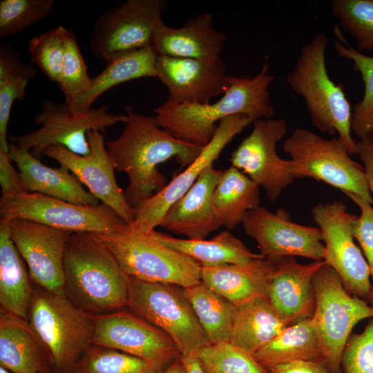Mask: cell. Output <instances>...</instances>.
Wrapping results in <instances>:
<instances>
[{"label":"cell","mask_w":373,"mask_h":373,"mask_svg":"<svg viewBox=\"0 0 373 373\" xmlns=\"http://www.w3.org/2000/svg\"><path fill=\"white\" fill-rule=\"evenodd\" d=\"M28 50L32 63L58 84L64 57V26L34 36L29 41Z\"/></svg>","instance_id":"obj_41"},{"label":"cell","mask_w":373,"mask_h":373,"mask_svg":"<svg viewBox=\"0 0 373 373\" xmlns=\"http://www.w3.org/2000/svg\"><path fill=\"white\" fill-rule=\"evenodd\" d=\"M251 132L231 153L229 162L265 190L272 202L295 180L289 171V160L276 151L277 143L287 132L283 119H261L253 122Z\"/></svg>","instance_id":"obj_15"},{"label":"cell","mask_w":373,"mask_h":373,"mask_svg":"<svg viewBox=\"0 0 373 373\" xmlns=\"http://www.w3.org/2000/svg\"><path fill=\"white\" fill-rule=\"evenodd\" d=\"M36 68L24 63L19 53L9 45L0 44V149L8 151V126L13 103L23 99Z\"/></svg>","instance_id":"obj_34"},{"label":"cell","mask_w":373,"mask_h":373,"mask_svg":"<svg viewBox=\"0 0 373 373\" xmlns=\"http://www.w3.org/2000/svg\"><path fill=\"white\" fill-rule=\"evenodd\" d=\"M222 58L204 61L158 55L157 79L166 87L167 102L204 104L229 86Z\"/></svg>","instance_id":"obj_20"},{"label":"cell","mask_w":373,"mask_h":373,"mask_svg":"<svg viewBox=\"0 0 373 373\" xmlns=\"http://www.w3.org/2000/svg\"><path fill=\"white\" fill-rule=\"evenodd\" d=\"M92 317V344L140 358L158 373L182 356L178 347L166 333L133 312L122 309Z\"/></svg>","instance_id":"obj_14"},{"label":"cell","mask_w":373,"mask_h":373,"mask_svg":"<svg viewBox=\"0 0 373 373\" xmlns=\"http://www.w3.org/2000/svg\"><path fill=\"white\" fill-rule=\"evenodd\" d=\"M74 373H158L146 361L119 350L91 344L73 367Z\"/></svg>","instance_id":"obj_36"},{"label":"cell","mask_w":373,"mask_h":373,"mask_svg":"<svg viewBox=\"0 0 373 373\" xmlns=\"http://www.w3.org/2000/svg\"><path fill=\"white\" fill-rule=\"evenodd\" d=\"M109 109L108 106L102 105L84 115H75L65 102L46 100L34 117V122L41 127L25 135H10L8 140L38 159L52 145H61L76 154L86 155L90 152L88 131L104 132L106 128L125 124L128 119L126 115H115Z\"/></svg>","instance_id":"obj_10"},{"label":"cell","mask_w":373,"mask_h":373,"mask_svg":"<svg viewBox=\"0 0 373 373\" xmlns=\"http://www.w3.org/2000/svg\"><path fill=\"white\" fill-rule=\"evenodd\" d=\"M287 326L268 297L256 298L237 307L230 343L254 356Z\"/></svg>","instance_id":"obj_29"},{"label":"cell","mask_w":373,"mask_h":373,"mask_svg":"<svg viewBox=\"0 0 373 373\" xmlns=\"http://www.w3.org/2000/svg\"><path fill=\"white\" fill-rule=\"evenodd\" d=\"M154 235L166 246L193 259L201 267L245 264L265 257L260 254L253 253L228 231H222L210 240L182 239L156 231Z\"/></svg>","instance_id":"obj_31"},{"label":"cell","mask_w":373,"mask_h":373,"mask_svg":"<svg viewBox=\"0 0 373 373\" xmlns=\"http://www.w3.org/2000/svg\"><path fill=\"white\" fill-rule=\"evenodd\" d=\"M214 212L228 229L242 223L247 213L260 207V186L237 168L224 171L213 193Z\"/></svg>","instance_id":"obj_32"},{"label":"cell","mask_w":373,"mask_h":373,"mask_svg":"<svg viewBox=\"0 0 373 373\" xmlns=\"http://www.w3.org/2000/svg\"><path fill=\"white\" fill-rule=\"evenodd\" d=\"M65 295L90 315L126 307L129 276L91 233H72L64 258Z\"/></svg>","instance_id":"obj_3"},{"label":"cell","mask_w":373,"mask_h":373,"mask_svg":"<svg viewBox=\"0 0 373 373\" xmlns=\"http://www.w3.org/2000/svg\"><path fill=\"white\" fill-rule=\"evenodd\" d=\"M184 294L210 343L230 342L237 307L202 281Z\"/></svg>","instance_id":"obj_33"},{"label":"cell","mask_w":373,"mask_h":373,"mask_svg":"<svg viewBox=\"0 0 373 373\" xmlns=\"http://www.w3.org/2000/svg\"><path fill=\"white\" fill-rule=\"evenodd\" d=\"M8 153L19 169L26 192L39 193L76 204H100L67 168L46 166L29 151L12 143L9 144Z\"/></svg>","instance_id":"obj_26"},{"label":"cell","mask_w":373,"mask_h":373,"mask_svg":"<svg viewBox=\"0 0 373 373\" xmlns=\"http://www.w3.org/2000/svg\"><path fill=\"white\" fill-rule=\"evenodd\" d=\"M154 231L141 234L127 226L118 232L91 233L111 251L131 277L183 288L200 283L201 266L187 255L162 243Z\"/></svg>","instance_id":"obj_5"},{"label":"cell","mask_w":373,"mask_h":373,"mask_svg":"<svg viewBox=\"0 0 373 373\" xmlns=\"http://www.w3.org/2000/svg\"><path fill=\"white\" fill-rule=\"evenodd\" d=\"M254 357L267 370L294 361L324 359L322 345L312 318L287 326L256 351Z\"/></svg>","instance_id":"obj_30"},{"label":"cell","mask_w":373,"mask_h":373,"mask_svg":"<svg viewBox=\"0 0 373 373\" xmlns=\"http://www.w3.org/2000/svg\"><path fill=\"white\" fill-rule=\"evenodd\" d=\"M253 122L244 115H236L221 120L212 140L186 169L137 208L135 218L128 224V228L144 235L153 232L169 207L190 189L206 169L213 165L233 137Z\"/></svg>","instance_id":"obj_16"},{"label":"cell","mask_w":373,"mask_h":373,"mask_svg":"<svg viewBox=\"0 0 373 373\" xmlns=\"http://www.w3.org/2000/svg\"><path fill=\"white\" fill-rule=\"evenodd\" d=\"M8 152L0 149L1 199H8L26 192L22 184L20 173L13 167Z\"/></svg>","instance_id":"obj_44"},{"label":"cell","mask_w":373,"mask_h":373,"mask_svg":"<svg viewBox=\"0 0 373 373\" xmlns=\"http://www.w3.org/2000/svg\"><path fill=\"white\" fill-rule=\"evenodd\" d=\"M277 258L262 257L245 264L203 267L201 281L236 307L258 297H268Z\"/></svg>","instance_id":"obj_25"},{"label":"cell","mask_w":373,"mask_h":373,"mask_svg":"<svg viewBox=\"0 0 373 373\" xmlns=\"http://www.w3.org/2000/svg\"><path fill=\"white\" fill-rule=\"evenodd\" d=\"M194 356L206 373H269L252 354L230 342L210 343Z\"/></svg>","instance_id":"obj_37"},{"label":"cell","mask_w":373,"mask_h":373,"mask_svg":"<svg viewBox=\"0 0 373 373\" xmlns=\"http://www.w3.org/2000/svg\"><path fill=\"white\" fill-rule=\"evenodd\" d=\"M242 224L266 258L301 256L323 260L325 246L321 229L291 221L289 213L282 207L272 212L260 206L248 211Z\"/></svg>","instance_id":"obj_17"},{"label":"cell","mask_w":373,"mask_h":373,"mask_svg":"<svg viewBox=\"0 0 373 373\" xmlns=\"http://www.w3.org/2000/svg\"><path fill=\"white\" fill-rule=\"evenodd\" d=\"M158 54L148 46L117 55L107 61L104 70L91 78L88 91L73 106L75 115H82L91 109L93 102L103 93L122 83L142 77L157 78Z\"/></svg>","instance_id":"obj_27"},{"label":"cell","mask_w":373,"mask_h":373,"mask_svg":"<svg viewBox=\"0 0 373 373\" xmlns=\"http://www.w3.org/2000/svg\"><path fill=\"white\" fill-rule=\"evenodd\" d=\"M9 222L10 238L27 265L32 283L64 294V258L72 232L23 218Z\"/></svg>","instance_id":"obj_18"},{"label":"cell","mask_w":373,"mask_h":373,"mask_svg":"<svg viewBox=\"0 0 373 373\" xmlns=\"http://www.w3.org/2000/svg\"><path fill=\"white\" fill-rule=\"evenodd\" d=\"M357 153L363 164L368 189L373 196V136L356 141Z\"/></svg>","instance_id":"obj_46"},{"label":"cell","mask_w":373,"mask_h":373,"mask_svg":"<svg viewBox=\"0 0 373 373\" xmlns=\"http://www.w3.org/2000/svg\"><path fill=\"white\" fill-rule=\"evenodd\" d=\"M64 57L61 79L58 84L70 107L86 94L90 87L87 66L79 48L75 31L64 27Z\"/></svg>","instance_id":"obj_39"},{"label":"cell","mask_w":373,"mask_h":373,"mask_svg":"<svg viewBox=\"0 0 373 373\" xmlns=\"http://www.w3.org/2000/svg\"><path fill=\"white\" fill-rule=\"evenodd\" d=\"M28 321L51 352L55 373L73 371L92 344V315L75 305L64 294L34 285Z\"/></svg>","instance_id":"obj_6"},{"label":"cell","mask_w":373,"mask_h":373,"mask_svg":"<svg viewBox=\"0 0 373 373\" xmlns=\"http://www.w3.org/2000/svg\"><path fill=\"white\" fill-rule=\"evenodd\" d=\"M54 4V0H1L0 38L18 35L45 19Z\"/></svg>","instance_id":"obj_40"},{"label":"cell","mask_w":373,"mask_h":373,"mask_svg":"<svg viewBox=\"0 0 373 373\" xmlns=\"http://www.w3.org/2000/svg\"><path fill=\"white\" fill-rule=\"evenodd\" d=\"M360 209L361 215L357 216L352 226V234L358 241L369 265L373 279V207L361 196L350 192L344 193Z\"/></svg>","instance_id":"obj_43"},{"label":"cell","mask_w":373,"mask_h":373,"mask_svg":"<svg viewBox=\"0 0 373 373\" xmlns=\"http://www.w3.org/2000/svg\"><path fill=\"white\" fill-rule=\"evenodd\" d=\"M316 307L312 317L329 373H340L343 350L359 321L373 318V306L350 294L326 262L314 278Z\"/></svg>","instance_id":"obj_9"},{"label":"cell","mask_w":373,"mask_h":373,"mask_svg":"<svg viewBox=\"0 0 373 373\" xmlns=\"http://www.w3.org/2000/svg\"><path fill=\"white\" fill-rule=\"evenodd\" d=\"M181 356L160 373H186Z\"/></svg>","instance_id":"obj_48"},{"label":"cell","mask_w":373,"mask_h":373,"mask_svg":"<svg viewBox=\"0 0 373 373\" xmlns=\"http://www.w3.org/2000/svg\"><path fill=\"white\" fill-rule=\"evenodd\" d=\"M372 281H373V279H372ZM371 300L372 301V303H373V284H372V298H371ZM373 306V305H372Z\"/></svg>","instance_id":"obj_50"},{"label":"cell","mask_w":373,"mask_h":373,"mask_svg":"<svg viewBox=\"0 0 373 373\" xmlns=\"http://www.w3.org/2000/svg\"><path fill=\"white\" fill-rule=\"evenodd\" d=\"M331 10L357 50L373 51V0H332Z\"/></svg>","instance_id":"obj_38"},{"label":"cell","mask_w":373,"mask_h":373,"mask_svg":"<svg viewBox=\"0 0 373 373\" xmlns=\"http://www.w3.org/2000/svg\"><path fill=\"white\" fill-rule=\"evenodd\" d=\"M90 152L86 155L76 154L61 145L48 147L43 155L55 160L67 168L89 192L102 203L113 209L128 224L135 218L136 210L126 202L117 184L115 166L106 148L102 132H87Z\"/></svg>","instance_id":"obj_19"},{"label":"cell","mask_w":373,"mask_h":373,"mask_svg":"<svg viewBox=\"0 0 373 373\" xmlns=\"http://www.w3.org/2000/svg\"><path fill=\"white\" fill-rule=\"evenodd\" d=\"M269 373H329L324 359L298 360L274 366Z\"/></svg>","instance_id":"obj_45"},{"label":"cell","mask_w":373,"mask_h":373,"mask_svg":"<svg viewBox=\"0 0 373 373\" xmlns=\"http://www.w3.org/2000/svg\"><path fill=\"white\" fill-rule=\"evenodd\" d=\"M222 173L213 165L206 169L190 189L169 207L159 226L191 240L205 239L222 226L212 204Z\"/></svg>","instance_id":"obj_22"},{"label":"cell","mask_w":373,"mask_h":373,"mask_svg":"<svg viewBox=\"0 0 373 373\" xmlns=\"http://www.w3.org/2000/svg\"><path fill=\"white\" fill-rule=\"evenodd\" d=\"M0 366L12 373H55L54 358L29 321L0 312Z\"/></svg>","instance_id":"obj_24"},{"label":"cell","mask_w":373,"mask_h":373,"mask_svg":"<svg viewBox=\"0 0 373 373\" xmlns=\"http://www.w3.org/2000/svg\"><path fill=\"white\" fill-rule=\"evenodd\" d=\"M371 135H372V136H373V133H372V134Z\"/></svg>","instance_id":"obj_52"},{"label":"cell","mask_w":373,"mask_h":373,"mask_svg":"<svg viewBox=\"0 0 373 373\" xmlns=\"http://www.w3.org/2000/svg\"><path fill=\"white\" fill-rule=\"evenodd\" d=\"M0 373H10L8 370L0 366Z\"/></svg>","instance_id":"obj_49"},{"label":"cell","mask_w":373,"mask_h":373,"mask_svg":"<svg viewBox=\"0 0 373 373\" xmlns=\"http://www.w3.org/2000/svg\"><path fill=\"white\" fill-rule=\"evenodd\" d=\"M325 263H298L294 257L277 258L268 298L288 325L313 316L316 307L314 278Z\"/></svg>","instance_id":"obj_21"},{"label":"cell","mask_w":373,"mask_h":373,"mask_svg":"<svg viewBox=\"0 0 373 373\" xmlns=\"http://www.w3.org/2000/svg\"><path fill=\"white\" fill-rule=\"evenodd\" d=\"M341 367L344 373H373V319L361 333L350 336Z\"/></svg>","instance_id":"obj_42"},{"label":"cell","mask_w":373,"mask_h":373,"mask_svg":"<svg viewBox=\"0 0 373 373\" xmlns=\"http://www.w3.org/2000/svg\"><path fill=\"white\" fill-rule=\"evenodd\" d=\"M327 45L326 35L318 33L313 36L301 48L286 82L304 99L312 124L323 133H337L352 155L357 153L351 128L352 111L343 85L336 84L328 74L325 59Z\"/></svg>","instance_id":"obj_4"},{"label":"cell","mask_w":373,"mask_h":373,"mask_svg":"<svg viewBox=\"0 0 373 373\" xmlns=\"http://www.w3.org/2000/svg\"><path fill=\"white\" fill-rule=\"evenodd\" d=\"M334 32L339 39L334 44L336 53L352 61L364 84L363 97L354 107L351 121L352 133L360 140L373 133V57L352 47L342 37L338 26Z\"/></svg>","instance_id":"obj_35"},{"label":"cell","mask_w":373,"mask_h":373,"mask_svg":"<svg viewBox=\"0 0 373 373\" xmlns=\"http://www.w3.org/2000/svg\"><path fill=\"white\" fill-rule=\"evenodd\" d=\"M268 68L265 59L260 71L253 77L228 75L227 90L212 104L165 101L154 108L153 117L160 128L174 137L204 147L213 137L218 122L227 117L244 115L253 121L271 117L274 108L268 88L274 76Z\"/></svg>","instance_id":"obj_2"},{"label":"cell","mask_w":373,"mask_h":373,"mask_svg":"<svg viewBox=\"0 0 373 373\" xmlns=\"http://www.w3.org/2000/svg\"><path fill=\"white\" fill-rule=\"evenodd\" d=\"M62 373H74L73 371L66 372H62Z\"/></svg>","instance_id":"obj_51"},{"label":"cell","mask_w":373,"mask_h":373,"mask_svg":"<svg viewBox=\"0 0 373 373\" xmlns=\"http://www.w3.org/2000/svg\"><path fill=\"white\" fill-rule=\"evenodd\" d=\"M1 218H23L72 233H114L128 224L110 207L82 205L35 192L0 200Z\"/></svg>","instance_id":"obj_11"},{"label":"cell","mask_w":373,"mask_h":373,"mask_svg":"<svg viewBox=\"0 0 373 373\" xmlns=\"http://www.w3.org/2000/svg\"><path fill=\"white\" fill-rule=\"evenodd\" d=\"M186 373H206L194 355L181 356Z\"/></svg>","instance_id":"obj_47"},{"label":"cell","mask_w":373,"mask_h":373,"mask_svg":"<svg viewBox=\"0 0 373 373\" xmlns=\"http://www.w3.org/2000/svg\"><path fill=\"white\" fill-rule=\"evenodd\" d=\"M10 234L9 220L0 219V312L28 321L34 289L28 270Z\"/></svg>","instance_id":"obj_28"},{"label":"cell","mask_w":373,"mask_h":373,"mask_svg":"<svg viewBox=\"0 0 373 373\" xmlns=\"http://www.w3.org/2000/svg\"><path fill=\"white\" fill-rule=\"evenodd\" d=\"M225 34L213 26L211 14H201L180 28L162 22L155 29L151 46L158 55L213 61L221 58Z\"/></svg>","instance_id":"obj_23"},{"label":"cell","mask_w":373,"mask_h":373,"mask_svg":"<svg viewBox=\"0 0 373 373\" xmlns=\"http://www.w3.org/2000/svg\"><path fill=\"white\" fill-rule=\"evenodd\" d=\"M124 109L128 119L122 132L117 139L106 142V148L115 170L128 177L123 194L136 210L167 184L158 165L175 158L182 167H186L203 147L174 137L160 128L154 117L138 113L131 106Z\"/></svg>","instance_id":"obj_1"},{"label":"cell","mask_w":373,"mask_h":373,"mask_svg":"<svg viewBox=\"0 0 373 373\" xmlns=\"http://www.w3.org/2000/svg\"><path fill=\"white\" fill-rule=\"evenodd\" d=\"M312 217L322 232L323 260L337 273L350 294L371 299L370 269L352 234L357 216L348 212L343 202L334 200L316 204Z\"/></svg>","instance_id":"obj_12"},{"label":"cell","mask_w":373,"mask_h":373,"mask_svg":"<svg viewBox=\"0 0 373 373\" xmlns=\"http://www.w3.org/2000/svg\"><path fill=\"white\" fill-rule=\"evenodd\" d=\"M166 7L162 0H127L107 10L95 22L90 50L106 62L117 55L151 46Z\"/></svg>","instance_id":"obj_13"},{"label":"cell","mask_w":373,"mask_h":373,"mask_svg":"<svg viewBox=\"0 0 373 373\" xmlns=\"http://www.w3.org/2000/svg\"><path fill=\"white\" fill-rule=\"evenodd\" d=\"M126 307L166 333L183 356L194 355L210 344L184 288L180 286L129 276Z\"/></svg>","instance_id":"obj_8"},{"label":"cell","mask_w":373,"mask_h":373,"mask_svg":"<svg viewBox=\"0 0 373 373\" xmlns=\"http://www.w3.org/2000/svg\"><path fill=\"white\" fill-rule=\"evenodd\" d=\"M283 149L290 157L289 171L294 178H309L355 193L372 205L373 196L364 169L350 157L339 137L325 139L302 128H296L284 141Z\"/></svg>","instance_id":"obj_7"}]
</instances>
